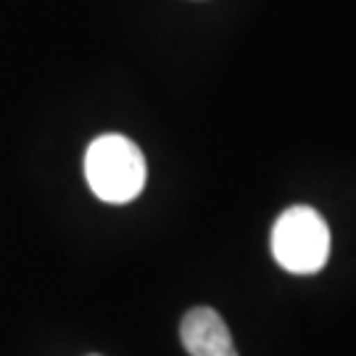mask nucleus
<instances>
[{
  "label": "nucleus",
  "mask_w": 356,
  "mask_h": 356,
  "mask_svg": "<svg viewBox=\"0 0 356 356\" xmlns=\"http://www.w3.org/2000/svg\"><path fill=\"white\" fill-rule=\"evenodd\" d=\"M92 356H98V354H92Z\"/></svg>",
  "instance_id": "obj_4"
},
{
  "label": "nucleus",
  "mask_w": 356,
  "mask_h": 356,
  "mask_svg": "<svg viewBox=\"0 0 356 356\" xmlns=\"http://www.w3.org/2000/svg\"><path fill=\"white\" fill-rule=\"evenodd\" d=\"M179 338L191 356H238L225 319L209 306H195L182 317Z\"/></svg>",
  "instance_id": "obj_3"
},
{
  "label": "nucleus",
  "mask_w": 356,
  "mask_h": 356,
  "mask_svg": "<svg viewBox=\"0 0 356 356\" xmlns=\"http://www.w3.org/2000/svg\"><path fill=\"white\" fill-rule=\"evenodd\" d=\"M145 156L124 135H101L85 153L90 191L106 204H129L145 188Z\"/></svg>",
  "instance_id": "obj_1"
},
{
  "label": "nucleus",
  "mask_w": 356,
  "mask_h": 356,
  "mask_svg": "<svg viewBox=\"0 0 356 356\" xmlns=\"http://www.w3.org/2000/svg\"><path fill=\"white\" fill-rule=\"evenodd\" d=\"M272 254L293 275H314L327 264L330 229L312 206H291L272 227Z\"/></svg>",
  "instance_id": "obj_2"
}]
</instances>
